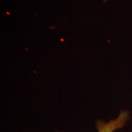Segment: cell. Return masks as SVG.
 Segmentation results:
<instances>
[{
	"instance_id": "1",
	"label": "cell",
	"mask_w": 132,
	"mask_h": 132,
	"mask_svg": "<svg viewBox=\"0 0 132 132\" xmlns=\"http://www.w3.org/2000/svg\"><path fill=\"white\" fill-rule=\"evenodd\" d=\"M130 118L128 111H122L118 118L108 122L98 120L96 122L98 132H113L115 130L123 128Z\"/></svg>"
},
{
	"instance_id": "2",
	"label": "cell",
	"mask_w": 132,
	"mask_h": 132,
	"mask_svg": "<svg viewBox=\"0 0 132 132\" xmlns=\"http://www.w3.org/2000/svg\"><path fill=\"white\" fill-rule=\"evenodd\" d=\"M107 1V0H104V1Z\"/></svg>"
}]
</instances>
